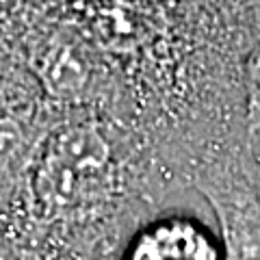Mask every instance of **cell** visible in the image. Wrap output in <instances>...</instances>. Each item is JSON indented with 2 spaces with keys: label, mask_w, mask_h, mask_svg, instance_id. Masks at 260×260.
Wrapping results in <instances>:
<instances>
[{
  "label": "cell",
  "mask_w": 260,
  "mask_h": 260,
  "mask_svg": "<svg viewBox=\"0 0 260 260\" xmlns=\"http://www.w3.org/2000/svg\"><path fill=\"white\" fill-rule=\"evenodd\" d=\"M247 80H249V98L251 107L256 113H260V48L249 56L247 65Z\"/></svg>",
  "instance_id": "5b68a950"
},
{
  "label": "cell",
  "mask_w": 260,
  "mask_h": 260,
  "mask_svg": "<svg viewBox=\"0 0 260 260\" xmlns=\"http://www.w3.org/2000/svg\"><path fill=\"white\" fill-rule=\"evenodd\" d=\"M107 139L93 126H72L54 137L35 174V189L48 206H70L85 184L109 165Z\"/></svg>",
  "instance_id": "6da1fadb"
},
{
  "label": "cell",
  "mask_w": 260,
  "mask_h": 260,
  "mask_svg": "<svg viewBox=\"0 0 260 260\" xmlns=\"http://www.w3.org/2000/svg\"><path fill=\"white\" fill-rule=\"evenodd\" d=\"M126 260H221V249L206 228L191 219H162L133 241Z\"/></svg>",
  "instance_id": "7a4b0ae2"
},
{
  "label": "cell",
  "mask_w": 260,
  "mask_h": 260,
  "mask_svg": "<svg viewBox=\"0 0 260 260\" xmlns=\"http://www.w3.org/2000/svg\"><path fill=\"white\" fill-rule=\"evenodd\" d=\"M46 78L50 83L52 89H56L59 93L65 91H74L83 83V70H80L78 61L72 54H61L52 61V65L46 70Z\"/></svg>",
  "instance_id": "3957f363"
},
{
  "label": "cell",
  "mask_w": 260,
  "mask_h": 260,
  "mask_svg": "<svg viewBox=\"0 0 260 260\" xmlns=\"http://www.w3.org/2000/svg\"><path fill=\"white\" fill-rule=\"evenodd\" d=\"M256 22H258V26H260V3H258V7H256Z\"/></svg>",
  "instance_id": "8992f818"
},
{
  "label": "cell",
  "mask_w": 260,
  "mask_h": 260,
  "mask_svg": "<svg viewBox=\"0 0 260 260\" xmlns=\"http://www.w3.org/2000/svg\"><path fill=\"white\" fill-rule=\"evenodd\" d=\"M24 145V130L15 119L0 117V174L15 160Z\"/></svg>",
  "instance_id": "277c9868"
}]
</instances>
